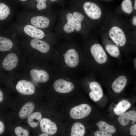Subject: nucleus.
<instances>
[{"label":"nucleus","instance_id":"9d476101","mask_svg":"<svg viewBox=\"0 0 136 136\" xmlns=\"http://www.w3.org/2000/svg\"><path fill=\"white\" fill-rule=\"evenodd\" d=\"M18 61V58L15 54L10 53L3 60L2 62L3 67L7 71L12 70L16 67Z\"/></svg>","mask_w":136,"mask_h":136},{"label":"nucleus","instance_id":"412c9836","mask_svg":"<svg viewBox=\"0 0 136 136\" xmlns=\"http://www.w3.org/2000/svg\"><path fill=\"white\" fill-rule=\"evenodd\" d=\"M96 125L98 127L99 130L106 131L111 134L115 133L116 131V129L114 126L109 124L104 121L97 122Z\"/></svg>","mask_w":136,"mask_h":136},{"label":"nucleus","instance_id":"c85d7f7f","mask_svg":"<svg viewBox=\"0 0 136 136\" xmlns=\"http://www.w3.org/2000/svg\"><path fill=\"white\" fill-rule=\"evenodd\" d=\"M37 2L36 7L40 10L45 9L47 7L46 3L47 0H36Z\"/></svg>","mask_w":136,"mask_h":136},{"label":"nucleus","instance_id":"bb28decb","mask_svg":"<svg viewBox=\"0 0 136 136\" xmlns=\"http://www.w3.org/2000/svg\"><path fill=\"white\" fill-rule=\"evenodd\" d=\"M123 10L125 13L130 14L133 10L132 3L131 0H123L121 4Z\"/></svg>","mask_w":136,"mask_h":136},{"label":"nucleus","instance_id":"4c0bfd02","mask_svg":"<svg viewBox=\"0 0 136 136\" xmlns=\"http://www.w3.org/2000/svg\"><path fill=\"white\" fill-rule=\"evenodd\" d=\"M50 0L52 2H54L58 0Z\"/></svg>","mask_w":136,"mask_h":136},{"label":"nucleus","instance_id":"7ed1b4c3","mask_svg":"<svg viewBox=\"0 0 136 136\" xmlns=\"http://www.w3.org/2000/svg\"><path fill=\"white\" fill-rule=\"evenodd\" d=\"M83 8L86 14L90 18L97 19L101 17V10L96 4L91 2H86L84 4Z\"/></svg>","mask_w":136,"mask_h":136},{"label":"nucleus","instance_id":"20e7f679","mask_svg":"<svg viewBox=\"0 0 136 136\" xmlns=\"http://www.w3.org/2000/svg\"><path fill=\"white\" fill-rule=\"evenodd\" d=\"M90 52L96 61L98 63H105L107 59L106 54L102 46L99 44L92 45L90 48Z\"/></svg>","mask_w":136,"mask_h":136},{"label":"nucleus","instance_id":"5701e85b","mask_svg":"<svg viewBox=\"0 0 136 136\" xmlns=\"http://www.w3.org/2000/svg\"><path fill=\"white\" fill-rule=\"evenodd\" d=\"M67 22L63 27L64 31L66 33H71L75 29L73 15L71 13L67 14L66 16Z\"/></svg>","mask_w":136,"mask_h":136},{"label":"nucleus","instance_id":"473e14b6","mask_svg":"<svg viewBox=\"0 0 136 136\" xmlns=\"http://www.w3.org/2000/svg\"><path fill=\"white\" fill-rule=\"evenodd\" d=\"M3 98V95L2 91L0 90V103L1 102Z\"/></svg>","mask_w":136,"mask_h":136},{"label":"nucleus","instance_id":"39448f33","mask_svg":"<svg viewBox=\"0 0 136 136\" xmlns=\"http://www.w3.org/2000/svg\"><path fill=\"white\" fill-rule=\"evenodd\" d=\"M16 89L19 93L26 95H32L35 91V86L32 83L24 80L18 82L16 85Z\"/></svg>","mask_w":136,"mask_h":136},{"label":"nucleus","instance_id":"58836bf2","mask_svg":"<svg viewBox=\"0 0 136 136\" xmlns=\"http://www.w3.org/2000/svg\"><path fill=\"white\" fill-rule=\"evenodd\" d=\"M107 0V1H109V0Z\"/></svg>","mask_w":136,"mask_h":136},{"label":"nucleus","instance_id":"0eeeda50","mask_svg":"<svg viewBox=\"0 0 136 136\" xmlns=\"http://www.w3.org/2000/svg\"><path fill=\"white\" fill-rule=\"evenodd\" d=\"M40 125L42 131L48 135H54L57 131V128L55 124L48 118L41 119Z\"/></svg>","mask_w":136,"mask_h":136},{"label":"nucleus","instance_id":"a211bd4d","mask_svg":"<svg viewBox=\"0 0 136 136\" xmlns=\"http://www.w3.org/2000/svg\"><path fill=\"white\" fill-rule=\"evenodd\" d=\"M131 106L130 103L126 100L120 101L114 109L115 114L117 115H120L125 113Z\"/></svg>","mask_w":136,"mask_h":136},{"label":"nucleus","instance_id":"393cba45","mask_svg":"<svg viewBox=\"0 0 136 136\" xmlns=\"http://www.w3.org/2000/svg\"><path fill=\"white\" fill-rule=\"evenodd\" d=\"M10 10L9 7L3 3H0V20L6 19L9 15Z\"/></svg>","mask_w":136,"mask_h":136},{"label":"nucleus","instance_id":"f03ea898","mask_svg":"<svg viewBox=\"0 0 136 136\" xmlns=\"http://www.w3.org/2000/svg\"><path fill=\"white\" fill-rule=\"evenodd\" d=\"M109 35L117 45L122 47L125 45L126 41V36L123 31L119 27L116 26L112 27L109 31Z\"/></svg>","mask_w":136,"mask_h":136},{"label":"nucleus","instance_id":"1a4fd4ad","mask_svg":"<svg viewBox=\"0 0 136 136\" xmlns=\"http://www.w3.org/2000/svg\"><path fill=\"white\" fill-rule=\"evenodd\" d=\"M89 87L91 90L89 93L90 98L94 102L99 100L103 95L101 86L97 82L93 81L90 84Z\"/></svg>","mask_w":136,"mask_h":136},{"label":"nucleus","instance_id":"e433bc0d","mask_svg":"<svg viewBox=\"0 0 136 136\" xmlns=\"http://www.w3.org/2000/svg\"><path fill=\"white\" fill-rule=\"evenodd\" d=\"M20 1L22 2H24L25 1H26L28 0H20Z\"/></svg>","mask_w":136,"mask_h":136},{"label":"nucleus","instance_id":"f8f14e48","mask_svg":"<svg viewBox=\"0 0 136 136\" xmlns=\"http://www.w3.org/2000/svg\"><path fill=\"white\" fill-rule=\"evenodd\" d=\"M30 74L33 79L40 83L45 82L49 79V76L48 73L43 70L33 69L30 72Z\"/></svg>","mask_w":136,"mask_h":136},{"label":"nucleus","instance_id":"2f4dec72","mask_svg":"<svg viewBox=\"0 0 136 136\" xmlns=\"http://www.w3.org/2000/svg\"><path fill=\"white\" fill-rule=\"evenodd\" d=\"M5 129V126L4 123L0 121V135L2 134L4 132Z\"/></svg>","mask_w":136,"mask_h":136},{"label":"nucleus","instance_id":"ddd939ff","mask_svg":"<svg viewBox=\"0 0 136 136\" xmlns=\"http://www.w3.org/2000/svg\"><path fill=\"white\" fill-rule=\"evenodd\" d=\"M120 124L123 126H126L129 123L130 120L135 122L136 112L134 111H131L124 113L120 115L118 118Z\"/></svg>","mask_w":136,"mask_h":136},{"label":"nucleus","instance_id":"dca6fc26","mask_svg":"<svg viewBox=\"0 0 136 136\" xmlns=\"http://www.w3.org/2000/svg\"><path fill=\"white\" fill-rule=\"evenodd\" d=\"M33 103L28 102L25 104L20 109L18 114L19 117L22 119H25L30 115L35 108Z\"/></svg>","mask_w":136,"mask_h":136},{"label":"nucleus","instance_id":"b1692460","mask_svg":"<svg viewBox=\"0 0 136 136\" xmlns=\"http://www.w3.org/2000/svg\"><path fill=\"white\" fill-rule=\"evenodd\" d=\"M75 29L77 31H79L81 29V22L84 18L83 15L77 12H73V14Z\"/></svg>","mask_w":136,"mask_h":136},{"label":"nucleus","instance_id":"72a5a7b5","mask_svg":"<svg viewBox=\"0 0 136 136\" xmlns=\"http://www.w3.org/2000/svg\"><path fill=\"white\" fill-rule=\"evenodd\" d=\"M132 23L133 25L136 26V17H134L132 19Z\"/></svg>","mask_w":136,"mask_h":136},{"label":"nucleus","instance_id":"6ab92c4d","mask_svg":"<svg viewBox=\"0 0 136 136\" xmlns=\"http://www.w3.org/2000/svg\"><path fill=\"white\" fill-rule=\"evenodd\" d=\"M85 133L83 125L81 123L76 122L73 125L71 128V136H83Z\"/></svg>","mask_w":136,"mask_h":136},{"label":"nucleus","instance_id":"9b49d317","mask_svg":"<svg viewBox=\"0 0 136 136\" xmlns=\"http://www.w3.org/2000/svg\"><path fill=\"white\" fill-rule=\"evenodd\" d=\"M24 30L26 35L36 39H42L45 35L42 30L35 26L30 25H25L24 27Z\"/></svg>","mask_w":136,"mask_h":136},{"label":"nucleus","instance_id":"f3484780","mask_svg":"<svg viewBox=\"0 0 136 136\" xmlns=\"http://www.w3.org/2000/svg\"><path fill=\"white\" fill-rule=\"evenodd\" d=\"M31 24L37 27L45 28L47 27L49 24V21L47 17L38 16L32 17L31 20Z\"/></svg>","mask_w":136,"mask_h":136},{"label":"nucleus","instance_id":"c9c22d12","mask_svg":"<svg viewBox=\"0 0 136 136\" xmlns=\"http://www.w3.org/2000/svg\"><path fill=\"white\" fill-rule=\"evenodd\" d=\"M134 9H136V0H135L134 5Z\"/></svg>","mask_w":136,"mask_h":136},{"label":"nucleus","instance_id":"f257e3e1","mask_svg":"<svg viewBox=\"0 0 136 136\" xmlns=\"http://www.w3.org/2000/svg\"><path fill=\"white\" fill-rule=\"evenodd\" d=\"M91 111V107L89 105L83 104L71 109L70 112V115L71 118L73 119H81L89 115Z\"/></svg>","mask_w":136,"mask_h":136},{"label":"nucleus","instance_id":"4468645a","mask_svg":"<svg viewBox=\"0 0 136 136\" xmlns=\"http://www.w3.org/2000/svg\"><path fill=\"white\" fill-rule=\"evenodd\" d=\"M30 44L32 48L43 53L48 52L50 49L49 45L47 43L38 39L31 40Z\"/></svg>","mask_w":136,"mask_h":136},{"label":"nucleus","instance_id":"4be33fe9","mask_svg":"<svg viewBox=\"0 0 136 136\" xmlns=\"http://www.w3.org/2000/svg\"><path fill=\"white\" fill-rule=\"evenodd\" d=\"M13 46L12 42L6 38L0 36V51H8L11 49Z\"/></svg>","mask_w":136,"mask_h":136},{"label":"nucleus","instance_id":"f704fd0d","mask_svg":"<svg viewBox=\"0 0 136 136\" xmlns=\"http://www.w3.org/2000/svg\"><path fill=\"white\" fill-rule=\"evenodd\" d=\"M48 135L47 134L44 133L41 134L39 135L40 136H47Z\"/></svg>","mask_w":136,"mask_h":136},{"label":"nucleus","instance_id":"aec40b11","mask_svg":"<svg viewBox=\"0 0 136 136\" xmlns=\"http://www.w3.org/2000/svg\"><path fill=\"white\" fill-rule=\"evenodd\" d=\"M42 118L41 113L39 112H34L28 117L27 122L29 126L31 127H36Z\"/></svg>","mask_w":136,"mask_h":136},{"label":"nucleus","instance_id":"423d86ee","mask_svg":"<svg viewBox=\"0 0 136 136\" xmlns=\"http://www.w3.org/2000/svg\"><path fill=\"white\" fill-rule=\"evenodd\" d=\"M53 87L57 92L66 93L71 91L74 89V85L71 82L60 79L55 81L53 84Z\"/></svg>","mask_w":136,"mask_h":136},{"label":"nucleus","instance_id":"7c9ffc66","mask_svg":"<svg viewBox=\"0 0 136 136\" xmlns=\"http://www.w3.org/2000/svg\"><path fill=\"white\" fill-rule=\"evenodd\" d=\"M136 124H135L130 128V133L132 136L136 135Z\"/></svg>","mask_w":136,"mask_h":136},{"label":"nucleus","instance_id":"cd10ccee","mask_svg":"<svg viewBox=\"0 0 136 136\" xmlns=\"http://www.w3.org/2000/svg\"><path fill=\"white\" fill-rule=\"evenodd\" d=\"M15 132L17 136H28L29 132L28 130L24 129L22 127L18 126L15 129Z\"/></svg>","mask_w":136,"mask_h":136},{"label":"nucleus","instance_id":"c756f323","mask_svg":"<svg viewBox=\"0 0 136 136\" xmlns=\"http://www.w3.org/2000/svg\"><path fill=\"white\" fill-rule=\"evenodd\" d=\"M94 135L95 136H112L111 134L108 133L106 131L99 130L96 131Z\"/></svg>","mask_w":136,"mask_h":136},{"label":"nucleus","instance_id":"2eb2a0df","mask_svg":"<svg viewBox=\"0 0 136 136\" xmlns=\"http://www.w3.org/2000/svg\"><path fill=\"white\" fill-rule=\"evenodd\" d=\"M127 82V79L124 76L122 75L117 78L113 83L112 88L116 93L121 92L125 86Z\"/></svg>","mask_w":136,"mask_h":136},{"label":"nucleus","instance_id":"6e6552de","mask_svg":"<svg viewBox=\"0 0 136 136\" xmlns=\"http://www.w3.org/2000/svg\"><path fill=\"white\" fill-rule=\"evenodd\" d=\"M64 56L65 63L69 66L74 67L78 65L79 56L78 53L75 49H69L64 55Z\"/></svg>","mask_w":136,"mask_h":136},{"label":"nucleus","instance_id":"a878e982","mask_svg":"<svg viewBox=\"0 0 136 136\" xmlns=\"http://www.w3.org/2000/svg\"><path fill=\"white\" fill-rule=\"evenodd\" d=\"M106 49L108 53L113 57H117L120 54L118 47L116 45L113 44L107 45L106 46Z\"/></svg>","mask_w":136,"mask_h":136}]
</instances>
